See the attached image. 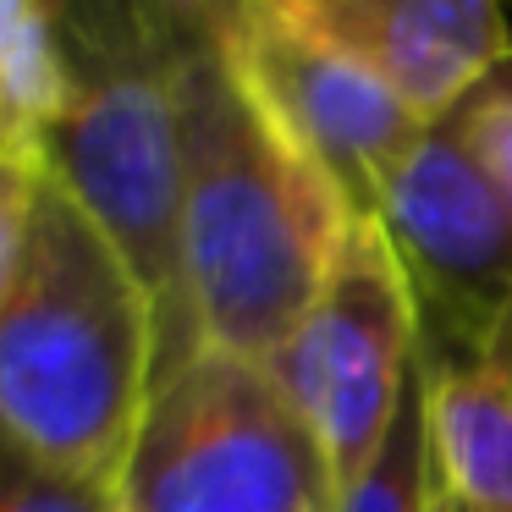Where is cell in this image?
Here are the masks:
<instances>
[{"label":"cell","instance_id":"obj_3","mask_svg":"<svg viewBox=\"0 0 512 512\" xmlns=\"http://www.w3.org/2000/svg\"><path fill=\"white\" fill-rule=\"evenodd\" d=\"M67 111L45 144L56 177L144 281L160 375L199 353L182 292V111L171 0H61ZM155 375V380H160Z\"/></svg>","mask_w":512,"mask_h":512},{"label":"cell","instance_id":"obj_13","mask_svg":"<svg viewBox=\"0 0 512 512\" xmlns=\"http://www.w3.org/2000/svg\"><path fill=\"white\" fill-rule=\"evenodd\" d=\"M39 182H45V171L0 160V303H6V292H12V281H17V265H23L28 226H34V204H39Z\"/></svg>","mask_w":512,"mask_h":512},{"label":"cell","instance_id":"obj_1","mask_svg":"<svg viewBox=\"0 0 512 512\" xmlns=\"http://www.w3.org/2000/svg\"><path fill=\"white\" fill-rule=\"evenodd\" d=\"M182 111V292L199 347L270 364L358 215L287 144L232 56L221 6L171 0Z\"/></svg>","mask_w":512,"mask_h":512},{"label":"cell","instance_id":"obj_4","mask_svg":"<svg viewBox=\"0 0 512 512\" xmlns=\"http://www.w3.org/2000/svg\"><path fill=\"white\" fill-rule=\"evenodd\" d=\"M122 512H331V474L270 364L199 347L155 380Z\"/></svg>","mask_w":512,"mask_h":512},{"label":"cell","instance_id":"obj_16","mask_svg":"<svg viewBox=\"0 0 512 512\" xmlns=\"http://www.w3.org/2000/svg\"><path fill=\"white\" fill-rule=\"evenodd\" d=\"M435 512H463V507H452V501H441V496H435Z\"/></svg>","mask_w":512,"mask_h":512},{"label":"cell","instance_id":"obj_9","mask_svg":"<svg viewBox=\"0 0 512 512\" xmlns=\"http://www.w3.org/2000/svg\"><path fill=\"white\" fill-rule=\"evenodd\" d=\"M430 485L463 512H512V391L479 358L424 364Z\"/></svg>","mask_w":512,"mask_h":512},{"label":"cell","instance_id":"obj_5","mask_svg":"<svg viewBox=\"0 0 512 512\" xmlns=\"http://www.w3.org/2000/svg\"><path fill=\"white\" fill-rule=\"evenodd\" d=\"M270 375L320 446L331 501L347 496L380 457L419 375V303L380 221H353L320 298L270 358Z\"/></svg>","mask_w":512,"mask_h":512},{"label":"cell","instance_id":"obj_14","mask_svg":"<svg viewBox=\"0 0 512 512\" xmlns=\"http://www.w3.org/2000/svg\"><path fill=\"white\" fill-rule=\"evenodd\" d=\"M457 116H463L468 144L479 149V160L490 166V177H496L501 188H507V199H512V83H490V89Z\"/></svg>","mask_w":512,"mask_h":512},{"label":"cell","instance_id":"obj_7","mask_svg":"<svg viewBox=\"0 0 512 512\" xmlns=\"http://www.w3.org/2000/svg\"><path fill=\"white\" fill-rule=\"evenodd\" d=\"M221 17L265 116L342 193L358 221H375L380 188L430 127L413 122L358 61L309 34L287 12V0H237L221 6Z\"/></svg>","mask_w":512,"mask_h":512},{"label":"cell","instance_id":"obj_12","mask_svg":"<svg viewBox=\"0 0 512 512\" xmlns=\"http://www.w3.org/2000/svg\"><path fill=\"white\" fill-rule=\"evenodd\" d=\"M0 512H122V490L0 435Z\"/></svg>","mask_w":512,"mask_h":512},{"label":"cell","instance_id":"obj_2","mask_svg":"<svg viewBox=\"0 0 512 512\" xmlns=\"http://www.w3.org/2000/svg\"><path fill=\"white\" fill-rule=\"evenodd\" d=\"M160 375L144 281L56 177L39 182L17 281L0 303V435L122 485Z\"/></svg>","mask_w":512,"mask_h":512},{"label":"cell","instance_id":"obj_11","mask_svg":"<svg viewBox=\"0 0 512 512\" xmlns=\"http://www.w3.org/2000/svg\"><path fill=\"white\" fill-rule=\"evenodd\" d=\"M331 512H435V485H430V441H424V358L402 397L397 419L386 430V446L369 463L347 496L331 501Z\"/></svg>","mask_w":512,"mask_h":512},{"label":"cell","instance_id":"obj_15","mask_svg":"<svg viewBox=\"0 0 512 512\" xmlns=\"http://www.w3.org/2000/svg\"><path fill=\"white\" fill-rule=\"evenodd\" d=\"M468 358H479L485 369H496V375L507 380V391H512V298L501 303L496 314H490L485 336H479V347H474Z\"/></svg>","mask_w":512,"mask_h":512},{"label":"cell","instance_id":"obj_8","mask_svg":"<svg viewBox=\"0 0 512 512\" xmlns=\"http://www.w3.org/2000/svg\"><path fill=\"white\" fill-rule=\"evenodd\" d=\"M287 12L424 127L468 111L512 61V23L485 0H287Z\"/></svg>","mask_w":512,"mask_h":512},{"label":"cell","instance_id":"obj_6","mask_svg":"<svg viewBox=\"0 0 512 512\" xmlns=\"http://www.w3.org/2000/svg\"><path fill=\"white\" fill-rule=\"evenodd\" d=\"M375 221L419 303V358H468L512 298V199L468 144L463 116L413 144L380 188Z\"/></svg>","mask_w":512,"mask_h":512},{"label":"cell","instance_id":"obj_10","mask_svg":"<svg viewBox=\"0 0 512 512\" xmlns=\"http://www.w3.org/2000/svg\"><path fill=\"white\" fill-rule=\"evenodd\" d=\"M67 34L50 0H0V160L45 171V144L67 111Z\"/></svg>","mask_w":512,"mask_h":512}]
</instances>
